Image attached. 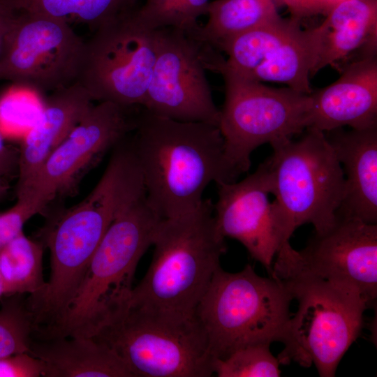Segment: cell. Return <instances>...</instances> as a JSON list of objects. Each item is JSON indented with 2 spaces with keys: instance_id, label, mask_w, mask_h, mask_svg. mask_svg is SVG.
<instances>
[{
  "instance_id": "cell-1",
  "label": "cell",
  "mask_w": 377,
  "mask_h": 377,
  "mask_svg": "<svg viewBox=\"0 0 377 377\" xmlns=\"http://www.w3.org/2000/svg\"><path fill=\"white\" fill-rule=\"evenodd\" d=\"M133 131L146 198L161 218L197 209L212 182H231L218 126L177 121L141 107Z\"/></svg>"
},
{
  "instance_id": "cell-2",
  "label": "cell",
  "mask_w": 377,
  "mask_h": 377,
  "mask_svg": "<svg viewBox=\"0 0 377 377\" xmlns=\"http://www.w3.org/2000/svg\"><path fill=\"white\" fill-rule=\"evenodd\" d=\"M151 264L132 288L131 304L193 316L226 252L214 205L204 200L195 209L163 219L156 231Z\"/></svg>"
},
{
  "instance_id": "cell-3",
  "label": "cell",
  "mask_w": 377,
  "mask_h": 377,
  "mask_svg": "<svg viewBox=\"0 0 377 377\" xmlns=\"http://www.w3.org/2000/svg\"><path fill=\"white\" fill-rule=\"evenodd\" d=\"M110 348L133 377L214 374L205 331L196 318L134 305L113 311L92 336Z\"/></svg>"
},
{
  "instance_id": "cell-4",
  "label": "cell",
  "mask_w": 377,
  "mask_h": 377,
  "mask_svg": "<svg viewBox=\"0 0 377 377\" xmlns=\"http://www.w3.org/2000/svg\"><path fill=\"white\" fill-rule=\"evenodd\" d=\"M162 219L149 205L145 192L117 214L52 334L92 337L108 316L128 299L137 265L152 245Z\"/></svg>"
},
{
  "instance_id": "cell-5",
  "label": "cell",
  "mask_w": 377,
  "mask_h": 377,
  "mask_svg": "<svg viewBox=\"0 0 377 377\" xmlns=\"http://www.w3.org/2000/svg\"><path fill=\"white\" fill-rule=\"evenodd\" d=\"M206 68L221 74L225 82L218 126L232 182L249 170L256 148L286 142L309 127L311 93L272 88L241 76L226 67L219 52L207 59Z\"/></svg>"
},
{
  "instance_id": "cell-6",
  "label": "cell",
  "mask_w": 377,
  "mask_h": 377,
  "mask_svg": "<svg viewBox=\"0 0 377 377\" xmlns=\"http://www.w3.org/2000/svg\"><path fill=\"white\" fill-rule=\"evenodd\" d=\"M293 300L282 281L260 276L250 265L235 273L219 266L195 312L214 360L243 346L281 341Z\"/></svg>"
},
{
  "instance_id": "cell-7",
  "label": "cell",
  "mask_w": 377,
  "mask_h": 377,
  "mask_svg": "<svg viewBox=\"0 0 377 377\" xmlns=\"http://www.w3.org/2000/svg\"><path fill=\"white\" fill-rule=\"evenodd\" d=\"M297 140L272 147L261 168L286 239L309 223L321 232L334 222L345 193V177L324 132L308 128Z\"/></svg>"
},
{
  "instance_id": "cell-8",
  "label": "cell",
  "mask_w": 377,
  "mask_h": 377,
  "mask_svg": "<svg viewBox=\"0 0 377 377\" xmlns=\"http://www.w3.org/2000/svg\"><path fill=\"white\" fill-rule=\"evenodd\" d=\"M277 279L298 302L280 341L284 345L277 357L280 364H314L320 376H334L360 334L367 302L350 288L305 274L290 272Z\"/></svg>"
},
{
  "instance_id": "cell-9",
  "label": "cell",
  "mask_w": 377,
  "mask_h": 377,
  "mask_svg": "<svg viewBox=\"0 0 377 377\" xmlns=\"http://www.w3.org/2000/svg\"><path fill=\"white\" fill-rule=\"evenodd\" d=\"M0 5L6 20L0 80L36 94L52 92L77 82L85 42L70 23Z\"/></svg>"
},
{
  "instance_id": "cell-10",
  "label": "cell",
  "mask_w": 377,
  "mask_h": 377,
  "mask_svg": "<svg viewBox=\"0 0 377 377\" xmlns=\"http://www.w3.org/2000/svg\"><path fill=\"white\" fill-rule=\"evenodd\" d=\"M131 13L94 31L77 80L93 101L142 106L156 59L154 31L140 27Z\"/></svg>"
},
{
  "instance_id": "cell-11",
  "label": "cell",
  "mask_w": 377,
  "mask_h": 377,
  "mask_svg": "<svg viewBox=\"0 0 377 377\" xmlns=\"http://www.w3.org/2000/svg\"><path fill=\"white\" fill-rule=\"evenodd\" d=\"M334 223L315 232L304 249L286 243L276 255L272 276L297 272L350 288L369 307L377 297V224L336 214Z\"/></svg>"
},
{
  "instance_id": "cell-12",
  "label": "cell",
  "mask_w": 377,
  "mask_h": 377,
  "mask_svg": "<svg viewBox=\"0 0 377 377\" xmlns=\"http://www.w3.org/2000/svg\"><path fill=\"white\" fill-rule=\"evenodd\" d=\"M140 108L109 101L93 105L17 194V200L30 202L41 213L57 196L73 191L86 172L134 130Z\"/></svg>"
},
{
  "instance_id": "cell-13",
  "label": "cell",
  "mask_w": 377,
  "mask_h": 377,
  "mask_svg": "<svg viewBox=\"0 0 377 377\" xmlns=\"http://www.w3.org/2000/svg\"><path fill=\"white\" fill-rule=\"evenodd\" d=\"M154 34L156 59L142 107L177 121L218 126L220 111L206 76L200 42L173 27Z\"/></svg>"
},
{
  "instance_id": "cell-14",
  "label": "cell",
  "mask_w": 377,
  "mask_h": 377,
  "mask_svg": "<svg viewBox=\"0 0 377 377\" xmlns=\"http://www.w3.org/2000/svg\"><path fill=\"white\" fill-rule=\"evenodd\" d=\"M214 216L219 233L239 242L272 274L274 257L286 240L260 166L239 182L216 184Z\"/></svg>"
},
{
  "instance_id": "cell-15",
  "label": "cell",
  "mask_w": 377,
  "mask_h": 377,
  "mask_svg": "<svg viewBox=\"0 0 377 377\" xmlns=\"http://www.w3.org/2000/svg\"><path fill=\"white\" fill-rule=\"evenodd\" d=\"M345 126L354 130L377 127L376 54L346 64L334 82L311 94L308 128L327 132Z\"/></svg>"
},
{
  "instance_id": "cell-16",
  "label": "cell",
  "mask_w": 377,
  "mask_h": 377,
  "mask_svg": "<svg viewBox=\"0 0 377 377\" xmlns=\"http://www.w3.org/2000/svg\"><path fill=\"white\" fill-rule=\"evenodd\" d=\"M92 102L78 82L51 92L39 117L24 135L18 158L17 194L31 183L49 156L94 105Z\"/></svg>"
},
{
  "instance_id": "cell-17",
  "label": "cell",
  "mask_w": 377,
  "mask_h": 377,
  "mask_svg": "<svg viewBox=\"0 0 377 377\" xmlns=\"http://www.w3.org/2000/svg\"><path fill=\"white\" fill-rule=\"evenodd\" d=\"M324 133L345 177L344 197L337 214L377 224V127Z\"/></svg>"
},
{
  "instance_id": "cell-18",
  "label": "cell",
  "mask_w": 377,
  "mask_h": 377,
  "mask_svg": "<svg viewBox=\"0 0 377 377\" xmlns=\"http://www.w3.org/2000/svg\"><path fill=\"white\" fill-rule=\"evenodd\" d=\"M29 353L43 363V377H133L117 355L92 337L34 333Z\"/></svg>"
},
{
  "instance_id": "cell-19",
  "label": "cell",
  "mask_w": 377,
  "mask_h": 377,
  "mask_svg": "<svg viewBox=\"0 0 377 377\" xmlns=\"http://www.w3.org/2000/svg\"><path fill=\"white\" fill-rule=\"evenodd\" d=\"M325 15L318 25L320 48L312 75L327 66L340 68L358 50L376 54L377 0H339Z\"/></svg>"
},
{
  "instance_id": "cell-20",
  "label": "cell",
  "mask_w": 377,
  "mask_h": 377,
  "mask_svg": "<svg viewBox=\"0 0 377 377\" xmlns=\"http://www.w3.org/2000/svg\"><path fill=\"white\" fill-rule=\"evenodd\" d=\"M320 40L319 26L299 27L256 69L250 79L283 83L295 91L311 94L309 76L317 61Z\"/></svg>"
},
{
  "instance_id": "cell-21",
  "label": "cell",
  "mask_w": 377,
  "mask_h": 377,
  "mask_svg": "<svg viewBox=\"0 0 377 377\" xmlns=\"http://www.w3.org/2000/svg\"><path fill=\"white\" fill-rule=\"evenodd\" d=\"M279 0H214L210 1L208 20L187 32L195 40L220 50L233 37L280 16Z\"/></svg>"
},
{
  "instance_id": "cell-22",
  "label": "cell",
  "mask_w": 377,
  "mask_h": 377,
  "mask_svg": "<svg viewBox=\"0 0 377 377\" xmlns=\"http://www.w3.org/2000/svg\"><path fill=\"white\" fill-rule=\"evenodd\" d=\"M301 20L281 15L261 26L243 32L226 43V67L235 73L251 78L256 69L290 34L301 27Z\"/></svg>"
},
{
  "instance_id": "cell-23",
  "label": "cell",
  "mask_w": 377,
  "mask_h": 377,
  "mask_svg": "<svg viewBox=\"0 0 377 377\" xmlns=\"http://www.w3.org/2000/svg\"><path fill=\"white\" fill-rule=\"evenodd\" d=\"M44 246L23 231L0 249V275L4 296L34 295L45 286Z\"/></svg>"
},
{
  "instance_id": "cell-24",
  "label": "cell",
  "mask_w": 377,
  "mask_h": 377,
  "mask_svg": "<svg viewBox=\"0 0 377 377\" xmlns=\"http://www.w3.org/2000/svg\"><path fill=\"white\" fill-rule=\"evenodd\" d=\"M23 295L5 296L0 306V357L29 353L34 332Z\"/></svg>"
},
{
  "instance_id": "cell-25",
  "label": "cell",
  "mask_w": 377,
  "mask_h": 377,
  "mask_svg": "<svg viewBox=\"0 0 377 377\" xmlns=\"http://www.w3.org/2000/svg\"><path fill=\"white\" fill-rule=\"evenodd\" d=\"M269 344L258 343L241 347L214 363V374L219 377H279L280 362L269 349Z\"/></svg>"
},
{
  "instance_id": "cell-26",
  "label": "cell",
  "mask_w": 377,
  "mask_h": 377,
  "mask_svg": "<svg viewBox=\"0 0 377 377\" xmlns=\"http://www.w3.org/2000/svg\"><path fill=\"white\" fill-rule=\"evenodd\" d=\"M33 93L22 89V91H10L1 99L0 132L3 136L24 135L35 124L43 106Z\"/></svg>"
},
{
  "instance_id": "cell-27",
  "label": "cell",
  "mask_w": 377,
  "mask_h": 377,
  "mask_svg": "<svg viewBox=\"0 0 377 377\" xmlns=\"http://www.w3.org/2000/svg\"><path fill=\"white\" fill-rule=\"evenodd\" d=\"M139 0H71V22L87 24L94 31L136 9Z\"/></svg>"
},
{
  "instance_id": "cell-28",
  "label": "cell",
  "mask_w": 377,
  "mask_h": 377,
  "mask_svg": "<svg viewBox=\"0 0 377 377\" xmlns=\"http://www.w3.org/2000/svg\"><path fill=\"white\" fill-rule=\"evenodd\" d=\"M177 0H145V3L131 12V16L140 27L154 31L169 27Z\"/></svg>"
},
{
  "instance_id": "cell-29",
  "label": "cell",
  "mask_w": 377,
  "mask_h": 377,
  "mask_svg": "<svg viewBox=\"0 0 377 377\" xmlns=\"http://www.w3.org/2000/svg\"><path fill=\"white\" fill-rule=\"evenodd\" d=\"M5 8L71 22V0H0Z\"/></svg>"
},
{
  "instance_id": "cell-30",
  "label": "cell",
  "mask_w": 377,
  "mask_h": 377,
  "mask_svg": "<svg viewBox=\"0 0 377 377\" xmlns=\"http://www.w3.org/2000/svg\"><path fill=\"white\" fill-rule=\"evenodd\" d=\"M40 213L31 203L17 200L15 205L0 214V249L20 233L26 222Z\"/></svg>"
},
{
  "instance_id": "cell-31",
  "label": "cell",
  "mask_w": 377,
  "mask_h": 377,
  "mask_svg": "<svg viewBox=\"0 0 377 377\" xmlns=\"http://www.w3.org/2000/svg\"><path fill=\"white\" fill-rule=\"evenodd\" d=\"M43 373V363L29 353L0 357V377H39Z\"/></svg>"
},
{
  "instance_id": "cell-32",
  "label": "cell",
  "mask_w": 377,
  "mask_h": 377,
  "mask_svg": "<svg viewBox=\"0 0 377 377\" xmlns=\"http://www.w3.org/2000/svg\"><path fill=\"white\" fill-rule=\"evenodd\" d=\"M209 3V0H177L169 27L190 31L198 25L197 19L207 14Z\"/></svg>"
},
{
  "instance_id": "cell-33",
  "label": "cell",
  "mask_w": 377,
  "mask_h": 377,
  "mask_svg": "<svg viewBox=\"0 0 377 377\" xmlns=\"http://www.w3.org/2000/svg\"><path fill=\"white\" fill-rule=\"evenodd\" d=\"M288 8L291 17L303 18L327 13L330 8L324 0H279Z\"/></svg>"
},
{
  "instance_id": "cell-34",
  "label": "cell",
  "mask_w": 377,
  "mask_h": 377,
  "mask_svg": "<svg viewBox=\"0 0 377 377\" xmlns=\"http://www.w3.org/2000/svg\"><path fill=\"white\" fill-rule=\"evenodd\" d=\"M19 155L8 148L3 141V135L0 132V177L10 174L15 168H18Z\"/></svg>"
},
{
  "instance_id": "cell-35",
  "label": "cell",
  "mask_w": 377,
  "mask_h": 377,
  "mask_svg": "<svg viewBox=\"0 0 377 377\" xmlns=\"http://www.w3.org/2000/svg\"><path fill=\"white\" fill-rule=\"evenodd\" d=\"M6 29V15L3 8L0 5V58L1 56L4 35Z\"/></svg>"
},
{
  "instance_id": "cell-36",
  "label": "cell",
  "mask_w": 377,
  "mask_h": 377,
  "mask_svg": "<svg viewBox=\"0 0 377 377\" xmlns=\"http://www.w3.org/2000/svg\"><path fill=\"white\" fill-rule=\"evenodd\" d=\"M8 186L3 178L0 177V200H1L7 194Z\"/></svg>"
},
{
  "instance_id": "cell-37",
  "label": "cell",
  "mask_w": 377,
  "mask_h": 377,
  "mask_svg": "<svg viewBox=\"0 0 377 377\" xmlns=\"http://www.w3.org/2000/svg\"><path fill=\"white\" fill-rule=\"evenodd\" d=\"M3 296H4L3 289V284H2V281H1V278L0 275V300H1Z\"/></svg>"
},
{
  "instance_id": "cell-38",
  "label": "cell",
  "mask_w": 377,
  "mask_h": 377,
  "mask_svg": "<svg viewBox=\"0 0 377 377\" xmlns=\"http://www.w3.org/2000/svg\"><path fill=\"white\" fill-rule=\"evenodd\" d=\"M325 2L327 4V6H329V8H330V7L334 3H336L337 1H339V0H324Z\"/></svg>"
}]
</instances>
